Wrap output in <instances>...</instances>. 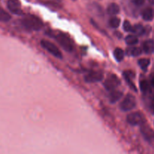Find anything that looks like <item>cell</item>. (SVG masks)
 Masks as SVG:
<instances>
[{"label":"cell","instance_id":"cell-1","mask_svg":"<svg viewBox=\"0 0 154 154\" xmlns=\"http://www.w3.org/2000/svg\"><path fill=\"white\" fill-rule=\"evenodd\" d=\"M47 35L51 37L54 38L60 46L68 52H72L73 51V44H72V39L70 38L68 35L58 31H49L47 32Z\"/></svg>","mask_w":154,"mask_h":154},{"label":"cell","instance_id":"cell-2","mask_svg":"<svg viewBox=\"0 0 154 154\" xmlns=\"http://www.w3.org/2000/svg\"><path fill=\"white\" fill-rule=\"evenodd\" d=\"M21 25L30 31H38L43 27L44 24L42 20L34 15H26L20 20Z\"/></svg>","mask_w":154,"mask_h":154},{"label":"cell","instance_id":"cell-3","mask_svg":"<svg viewBox=\"0 0 154 154\" xmlns=\"http://www.w3.org/2000/svg\"><path fill=\"white\" fill-rule=\"evenodd\" d=\"M136 106V99L133 95L129 94L124 98L120 103V108L123 111H129Z\"/></svg>","mask_w":154,"mask_h":154},{"label":"cell","instance_id":"cell-4","mask_svg":"<svg viewBox=\"0 0 154 154\" xmlns=\"http://www.w3.org/2000/svg\"><path fill=\"white\" fill-rule=\"evenodd\" d=\"M41 45L42 46V48H45V50H47L50 54H51L53 56H54V57L60 59H61L62 57H63L60 49H59L54 44H53L52 42H49V41L42 40V42H41Z\"/></svg>","mask_w":154,"mask_h":154},{"label":"cell","instance_id":"cell-5","mask_svg":"<svg viewBox=\"0 0 154 154\" xmlns=\"http://www.w3.org/2000/svg\"><path fill=\"white\" fill-rule=\"evenodd\" d=\"M128 123L132 126H138V125H141L145 123L146 120L144 116L141 113L135 112L129 114L126 118Z\"/></svg>","mask_w":154,"mask_h":154},{"label":"cell","instance_id":"cell-6","mask_svg":"<svg viewBox=\"0 0 154 154\" xmlns=\"http://www.w3.org/2000/svg\"><path fill=\"white\" fill-rule=\"evenodd\" d=\"M120 84V79L115 75H110L104 82V86H105V89L109 91L115 90Z\"/></svg>","mask_w":154,"mask_h":154},{"label":"cell","instance_id":"cell-7","mask_svg":"<svg viewBox=\"0 0 154 154\" xmlns=\"http://www.w3.org/2000/svg\"><path fill=\"white\" fill-rule=\"evenodd\" d=\"M141 132L144 138L149 142H154V131L145 123L141 124Z\"/></svg>","mask_w":154,"mask_h":154},{"label":"cell","instance_id":"cell-8","mask_svg":"<svg viewBox=\"0 0 154 154\" xmlns=\"http://www.w3.org/2000/svg\"><path fill=\"white\" fill-rule=\"evenodd\" d=\"M103 79V73L102 72H91L87 74L84 78L87 83H96L99 82Z\"/></svg>","mask_w":154,"mask_h":154},{"label":"cell","instance_id":"cell-9","mask_svg":"<svg viewBox=\"0 0 154 154\" xmlns=\"http://www.w3.org/2000/svg\"><path fill=\"white\" fill-rule=\"evenodd\" d=\"M8 8L14 14H21V5L19 0H8Z\"/></svg>","mask_w":154,"mask_h":154},{"label":"cell","instance_id":"cell-10","mask_svg":"<svg viewBox=\"0 0 154 154\" xmlns=\"http://www.w3.org/2000/svg\"><path fill=\"white\" fill-rule=\"evenodd\" d=\"M89 11L93 14L96 15V16H103V11H102V8L100 5H99L96 3L93 2L88 5Z\"/></svg>","mask_w":154,"mask_h":154},{"label":"cell","instance_id":"cell-11","mask_svg":"<svg viewBox=\"0 0 154 154\" xmlns=\"http://www.w3.org/2000/svg\"><path fill=\"white\" fill-rule=\"evenodd\" d=\"M143 50L146 54H151L154 51V42L153 40H147L143 43Z\"/></svg>","mask_w":154,"mask_h":154},{"label":"cell","instance_id":"cell-12","mask_svg":"<svg viewBox=\"0 0 154 154\" xmlns=\"http://www.w3.org/2000/svg\"><path fill=\"white\" fill-rule=\"evenodd\" d=\"M123 96V93L118 90H112L109 95V101L111 103H115L120 100Z\"/></svg>","mask_w":154,"mask_h":154},{"label":"cell","instance_id":"cell-13","mask_svg":"<svg viewBox=\"0 0 154 154\" xmlns=\"http://www.w3.org/2000/svg\"><path fill=\"white\" fill-rule=\"evenodd\" d=\"M141 16L142 18L146 21H150L153 20V10L150 8H146L145 9H144L141 13Z\"/></svg>","mask_w":154,"mask_h":154},{"label":"cell","instance_id":"cell-14","mask_svg":"<svg viewBox=\"0 0 154 154\" xmlns=\"http://www.w3.org/2000/svg\"><path fill=\"white\" fill-rule=\"evenodd\" d=\"M107 12L110 15H117L120 12V7L116 3H111L107 8Z\"/></svg>","mask_w":154,"mask_h":154},{"label":"cell","instance_id":"cell-15","mask_svg":"<svg viewBox=\"0 0 154 154\" xmlns=\"http://www.w3.org/2000/svg\"><path fill=\"white\" fill-rule=\"evenodd\" d=\"M126 54L128 56H132V57H138V56L141 55L142 51L141 48H137V47H130L128 48L126 51Z\"/></svg>","mask_w":154,"mask_h":154},{"label":"cell","instance_id":"cell-16","mask_svg":"<svg viewBox=\"0 0 154 154\" xmlns=\"http://www.w3.org/2000/svg\"><path fill=\"white\" fill-rule=\"evenodd\" d=\"M132 32L136 35H142L144 33V28L141 24H136L132 26Z\"/></svg>","mask_w":154,"mask_h":154},{"label":"cell","instance_id":"cell-17","mask_svg":"<svg viewBox=\"0 0 154 154\" xmlns=\"http://www.w3.org/2000/svg\"><path fill=\"white\" fill-rule=\"evenodd\" d=\"M123 76H124L125 80L127 81L128 84H129V85H130L131 87L132 86L133 89H135V87L134 86L133 83H132V79L134 78V76H135V75H134L133 72H130V71H127V72H124V73H123Z\"/></svg>","mask_w":154,"mask_h":154},{"label":"cell","instance_id":"cell-18","mask_svg":"<svg viewBox=\"0 0 154 154\" xmlns=\"http://www.w3.org/2000/svg\"><path fill=\"white\" fill-rule=\"evenodd\" d=\"M114 56L117 61H122L124 58V51L121 48H116L114 51Z\"/></svg>","mask_w":154,"mask_h":154},{"label":"cell","instance_id":"cell-19","mask_svg":"<svg viewBox=\"0 0 154 154\" xmlns=\"http://www.w3.org/2000/svg\"><path fill=\"white\" fill-rule=\"evenodd\" d=\"M140 88H141L142 93H147L150 90V84H149L147 80H142L140 82Z\"/></svg>","mask_w":154,"mask_h":154},{"label":"cell","instance_id":"cell-20","mask_svg":"<svg viewBox=\"0 0 154 154\" xmlns=\"http://www.w3.org/2000/svg\"><path fill=\"white\" fill-rule=\"evenodd\" d=\"M126 43L128 45H135L138 42V37L134 35H129L126 38Z\"/></svg>","mask_w":154,"mask_h":154},{"label":"cell","instance_id":"cell-21","mask_svg":"<svg viewBox=\"0 0 154 154\" xmlns=\"http://www.w3.org/2000/svg\"><path fill=\"white\" fill-rule=\"evenodd\" d=\"M10 20L11 16L9 15V14L0 8V21H2V22H8Z\"/></svg>","mask_w":154,"mask_h":154},{"label":"cell","instance_id":"cell-22","mask_svg":"<svg viewBox=\"0 0 154 154\" xmlns=\"http://www.w3.org/2000/svg\"><path fill=\"white\" fill-rule=\"evenodd\" d=\"M138 65L140 67L143 69L144 71H147V68H148L149 65H150V61L149 59H141L138 60Z\"/></svg>","mask_w":154,"mask_h":154},{"label":"cell","instance_id":"cell-23","mask_svg":"<svg viewBox=\"0 0 154 154\" xmlns=\"http://www.w3.org/2000/svg\"><path fill=\"white\" fill-rule=\"evenodd\" d=\"M109 24L112 28H117L120 24V20L118 17H114L111 18V20H110Z\"/></svg>","mask_w":154,"mask_h":154},{"label":"cell","instance_id":"cell-24","mask_svg":"<svg viewBox=\"0 0 154 154\" xmlns=\"http://www.w3.org/2000/svg\"><path fill=\"white\" fill-rule=\"evenodd\" d=\"M123 29L126 32H132V26L128 20H125L123 23Z\"/></svg>","mask_w":154,"mask_h":154},{"label":"cell","instance_id":"cell-25","mask_svg":"<svg viewBox=\"0 0 154 154\" xmlns=\"http://www.w3.org/2000/svg\"><path fill=\"white\" fill-rule=\"evenodd\" d=\"M132 2L136 6H141L144 5L145 0H131Z\"/></svg>","mask_w":154,"mask_h":154},{"label":"cell","instance_id":"cell-26","mask_svg":"<svg viewBox=\"0 0 154 154\" xmlns=\"http://www.w3.org/2000/svg\"><path fill=\"white\" fill-rule=\"evenodd\" d=\"M150 82L153 87H154V74H152L150 77Z\"/></svg>","mask_w":154,"mask_h":154},{"label":"cell","instance_id":"cell-27","mask_svg":"<svg viewBox=\"0 0 154 154\" xmlns=\"http://www.w3.org/2000/svg\"><path fill=\"white\" fill-rule=\"evenodd\" d=\"M150 2V3H151L152 5H154V0H148Z\"/></svg>","mask_w":154,"mask_h":154}]
</instances>
